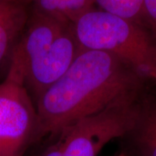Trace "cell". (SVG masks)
Instances as JSON below:
<instances>
[{
    "mask_svg": "<svg viewBox=\"0 0 156 156\" xmlns=\"http://www.w3.org/2000/svg\"><path fill=\"white\" fill-rule=\"evenodd\" d=\"M83 50L73 23L33 9L11 54L8 72L23 80L36 101L66 73Z\"/></svg>",
    "mask_w": 156,
    "mask_h": 156,
    "instance_id": "7a4b0ae2",
    "label": "cell"
},
{
    "mask_svg": "<svg viewBox=\"0 0 156 156\" xmlns=\"http://www.w3.org/2000/svg\"><path fill=\"white\" fill-rule=\"evenodd\" d=\"M36 106L23 80L7 73L0 84V156H23L37 140Z\"/></svg>",
    "mask_w": 156,
    "mask_h": 156,
    "instance_id": "5b68a950",
    "label": "cell"
},
{
    "mask_svg": "<svg viewBox=\"0 0 156 156\" xmlns=\"http://www.w3.org/2000/svg\"><path fill=\"white\" fill-rule=\"evenodd\" d=\"M116 156H129L127 154H126V153H121V154H119V155H116Z\"/></svg>",
    "mask_w": 156,
    "mask_h": 156,
    "instance_id": "8fae6325",
    "label": "cell"
},
{
    "mask_svg": "<svg viewBox=\"0 0 156 156\" xmlns=\"http://www.w3.org/2000/svg\"><path fill=\"white\" fill-rule=\"evenodd\" d=\"M145 80L112 54L83 49L36 101L37 140L57 134L126 95L142 91Z\"/></svg>",
    "mask_w": 156,
    "mask_h": 156,
    "instance_id": "6da1fadb",
    "label": "cell"
},
{
    "mask_svg": "<svg viewBox=\"0 0 156 156\" xmlns=\"http://www.w3.org/2000/svg\"><path fill=\"white\" fill-rule=\"evenodd\" d=\"M99 9L140 25H148L143 0H93ZM150 29V28H149Z\"/></svg>",
    "mask_w": 156,
    "mask_h": 156,
    "instance_id": "9c48e42d",
    "label": "cell"
},
{
    "mask_svg": "<svg viewBox=\"0 0 156 156\" xmlns=\"http://www.w3.org/2000/svg\"><path fill=\"white\" fill-rule=\"evenodd\" d=\"M83 49L107 52L156 83V37L145 25L93 9L73 23Z\"/></svg>",
    "mask_w": 156,
    "mask_h": 156,
    "instance_id": "3957f363",
    "label": "cell"
},
{
    "mask_svg": "<svg viewBox=\"0 0 156 156\" xmlns=\"http://www.w3.org/2000/svg\"><path fill=\"white\" fill-rule=\"evenodd\" d=\"M142 93L126 95L62 129L49 136L52 141L40 156H97L111 141L132 131L139 116Z\"/></svg>",
    "mask_w": 156,
    "mask_h": 156,
    "instance_id": "277c9868",
    "label": "cell"
},
{
    "mask_svg": "<svg viewBox=\"0 0 156 156\" xmlns=\"http://www.w3.org/2000/svg\"><path fill=\"white\" fill-rule=\"evenodd\" d=\"M125 136L132 138L136 156H156V96L142 97L135 125Z\"/></svg>",
    "mask_w": 156,
    "mask_h": 156,
    "instance_id": "52a82bcc",
    "label": "cell"
},
{
    "mask_svg": "<svg viewBox=\"0 0 156 156\" xmlns=\"http://www.w3.org/2000/svg\"><path fill=\"white\" fill-rule=\"evenodd\" d=\"M30 0H0V66L11 56L28 23Z\"/></svg>",
    "mask_w": 156,
    "mask_h": 156,
    "instance_id": "8992f818",
    "label": "cell"
},
{
    "mask_svg": "<svg viewBox=\"0 0 156 156\" xmlns=\"http://www.w3.org/2000/svg\"><path fill=\"white\" fill-rule=\"evenodd\" d=\"M148 28L156 37V0H143Z\"/></svg>",
    "mask_w": 156,
    "mask_h": 156,
    "instance_id": "30bf717a",
    "label": "cell"
},
{
    "mask_svg": "<svg viewBox=\"0 0 156 156\" xmlns=\"http://www.w3.org/2000/svg\"><path fill=\"white\" fill-rule=\"evenodd\" d=\"M30 2L35 10L73 24L95 5L93 0H30Z\"/></svg>",
    "mask_w": 156,
    "mask_h": 156,
    "instance_id": "ba28073f",
    "label": "cell"
}]
</instances>
